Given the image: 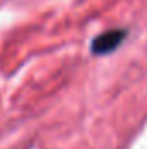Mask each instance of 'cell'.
Wrapping results in <instances>:
<instances>
[{"instance_id":"obj_1","label":"cell","mask_w":147,"mask_h":149,"mask_svg":"<svg viewBox=\"0 0 147 149\" xmlns=\"http://www.w3.org/2000/svg\"><path fill=\"white\" fill-rule=\"evenodd\" d=\"M126 37V30H107L101 35L92 40V45H90V50L94 56H106V54H111L114 52Z\"/></svg>"}]
</instances>
